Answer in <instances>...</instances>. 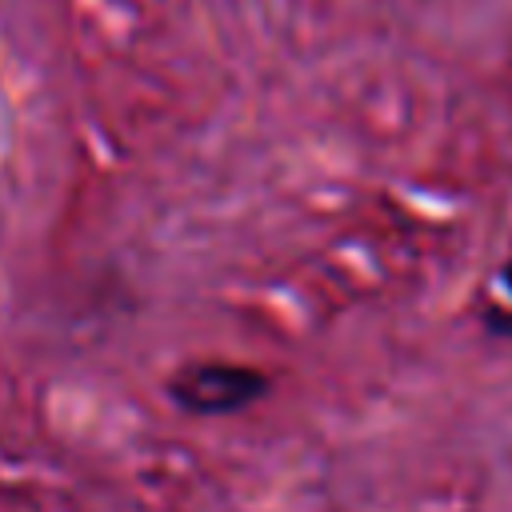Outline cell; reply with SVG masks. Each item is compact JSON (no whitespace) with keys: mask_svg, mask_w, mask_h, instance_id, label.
<instances>
[{"mask_svg":"<svg viewBox=\"0 0 512 512\" xmlns=\"http://www.w3.org/2000/svg\"><path fill=\"white\" fill-rule=\"evenodd\" d=\"M500 276H504V284H508V292H512V264H508V268H504Z\"/></svg>","mask_w":512,"mask_h":512,"instance_id":"7a4b0ae2","label":"cell"},{"mask_svg":"<svg viewBox=\"0 0 512 512\" xmlns=\"http://www.w3.org/2000/svg\"><path fill=\"white\" fill-rule=\"evenodd\" d=\"M268 392L264 372L248 364H192L172 380V400L200 416L240 412Z\"/></svg>","mask_w":512,"mask_h":512,"instance_id":"6da1fadb","label":"cell"}]
</instances>
